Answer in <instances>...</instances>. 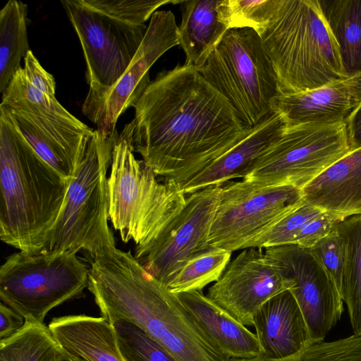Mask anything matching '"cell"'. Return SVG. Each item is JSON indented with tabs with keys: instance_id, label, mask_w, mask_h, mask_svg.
Instances as JSON below:
<instances>
[{
	"instance_id": "obj_2",
	"label": "cell",
	"mask_w": 361,
	"mask_h": 361,
	"mask_svg": "<svg viewBox=\"0 0 361 361\" xmlns=\"http://www.w3.org/2000/svg\"><path fill=\"white\" fill-rule=\"evenodd\" d=\"M87 288L108 322L125 319L137 325L179 361H231L176 294L130 251L115 245L91 257Z\"/></svg>"
},
{
	"instance_id": "obj_30",
	"label": "cell",
	"mask_w": 361,
	"mask_h": 361,
	"mask_svg": "<svg viewBox=\"0 0 361 361\" xmlns=\"http://www.w3.org/2000/svg\"><path fill=\"white\" fill-rule=\"evenodd\" d=\"M279 0H219L218 20L228 30L251 28L259 36L269 26Z\"/></svg>"
},
{
	"instance_id": "obj_29",
	"label": "cell",
	"mask_w": 361,
	"mask_h": 361,
	"mask_svg": "<svg viewBox=\"0 0 361 361\" xmlns=\"http://www.w3.org/2000/svg\"><path fill=\"white\" fill-rule=\"evenodd\" d=\"M231 253L208 245L187 261L167 285L168 288L173 293L202 290L219 279L229 264Z\"/></svg>"
},
{
	"instance_id": "obj_11",
	"label": "cell",
	"mask_w": 361,
	"mask_h": 361,
	"mask_svg": "<svg viewBox=\"0 0 361 361\" xmlns=\"http://www.w3.org/2000/svg\"><path fill=\"white\" fill-rule=\"evenodd\" d=\"M304 202L302 190L288 186H263L250 181L222 185L209 245L231 252L245 249Z\"/></svg>"
},
{
	"instance_id": "obj_35",
	"label": "cell",
	"mask_w": 361,
	"mask_h": 361,
	"mask_svg": "<svg viewBox=\"0 0 361 361\" xmlns=\"http://www.w3.org/2000/svg\"><path fill=\"white\" fill-rule=\"evenodd\" d=\"M342 219L343 218L324 212L302 227L293 245H297L306 249L312 248L326 236Z\"/></svg>"
},
{
	"instance_id": "obj_39",
	"label": "cell",
	"mask_w": 361,
	"mask_h": 361,
	"mask_svg": "<svg viewBox=\"0 0 361 361\" xmlns=\"http://www.w3.org/2000/svg\"><path fill=\"white\" fill-rule=\"evenodd\" d=\"M55 361H88L85 358L71 354L61 348Z\"/></svg>"
},
{
	"instance_id": "obj_36",
	"label": "cell",
	"mask_w": 361,
	"mask_h": 361,
	"mask_svg": "<svg viewBox=\"0 0 361 361\" xmlns=\"http://www.w3.org/2000/svg\"><path fill=\"white\" fill-rule=\"evenodd\" d=\"M23 61V71L27 80L46 94L56 97V82L54 76L42 66L31 50L27 53Z\"/></svg>"
},
{
	"instance_id": "obj_37",
	"label": "cell",
	"mask_w": 361,
	"mask_h": 361,
	"mask_svg": "<svg viewBox=\"0 0 361 361\" xmlns=\"http://www.w3.org/2000/svg\"><path fill=\"white\" fill-rule=\"evenodd\" d=\"M25 323V318L13 308L1 302L0 304V341L6 339L18 331Z\"/></svg>"
},
{
	"instance_id": "obj_23",
	"label": "cell",
	"mask_w": 361,
	"mask_h": 361,
	"mask_svg": "<svg viewBox=\"0 0 361 361\" xmlns=\"http://www.w3.org/2000/svg\"><path fill=\"white\" fill-rule=\"evenodd\" d=\"M0 111L8 116L16 130L46 163L63 177L71 180L85 152L68 145L27 111L2 106Z\"/></svg>"
},
{
	"instance_id": "obj_14",
	"label": "cell",
	"mask_w": 361,
	"mask_h": 361,
	"mask_svg": "<svg viewBox=\"0 0 361 361\" xmlns=\"http://www.w3.org/2000/svg\"><path fill=\"white\" fill-rule=\"evenodd\" d=\"M283 276L295 281L290 289L305 319L312 342L324 341L343 312V300L331 279L309 249L297 245L264 248Z\"/></svg>"
},
{
	"instance_id": "obj_9",
	"label": "cell",
	"mask_w": 361,
	"mask_h": 361,
	"mask_svg": "<svg viewBox=\"0 0 361 361\" xmlns=\"http://www.w3.org/2000/svg\"><path fill=\"white\" fill-rule=\"evenodd\" d=\"M88 276L75 253L20 251L1 267L0 299L25 321L44 324L52 309L82 295Z\"/></svg>"
},
{
	"instance_id": "obj_12",
	"label": "cell",
	"mask_w": 361,
	"mask_h": 361,
	"mask_svg": "<svg viewBox=\"0 0 361 361\" xmlns=\"http://www.w3.org/2000/svg\"><path fill=\"white\" fill-rule=\"evenodd\" d=\"M222 185L192 192L179 214L153 242L135 249V259L167 286L194 255L207 247Z\"/></svg>"
},
{
	"instance_id": "obj_13",
	"label": "cell",
	"mask_w": 361,
	"mask_h": 361,
	"mask_svg": "<svg viewBox=\"0 0 361 361\" xmlns=\"http://www.w3.org/2000/svg\"><path fill=\"white\" fill-rule=\"evenodd\" d=\"M178 27L170 11H157L133 61L118 80L83 114L103 135L114 133L119 117L133 107L150 83L149 71L165 52L178 45Z\"/></svg>"
},
{
	"instance_id": "obj_22",
	"label": "cell",
	"mask_w": 361,
	"mask_h": 361,
	"mask_svg": "<svg viewBox=\"0 0 361 361\" xmlns=\"http://www.w3.org/2000/svg\"><path fill=\"white\" fill-rule=\"evenodd\" d=\"M219 0H182L179 45L185 65L201 68L228 29L218 20Z\"/></svg>"
},
{
	"instance_id": "obj_21",
	"label": "cell",
	"mask_w": 361,
	"mask_h": 361,
	"mask_svg": "<svg viewBox=\"0 0 361 361\" xmlns=\"http://www.w3.org/2000/svg\"><path fill=\"white\" fill-rule=\"evenodd\" d=\"M49 328L66 352L88 361H125L112 324L102 317L85 314L54 318Z\"/></svg>"
},
{
	"instance_id": "obj_7",
	"label": "cell",
	"mask_w": 361,
	"mask_h": 361,
	"mask_svg": "<svg viewBox=\"0 0 361 361\" xmlns=\"http://www.w3.org/2000/svg\"><path fill=\"white\" fill-rule=\"evenodd\" d=\"M118 135L117 130L108 135L94 130L68 184L46 250L76 254L84 250L92 257L116 245L108 225L106 175Z\"/></svg>"
},
{
	"instance_id": "obj_15",
	"label": "cell",
	"mask_w": 361,
	"mask_h": 361,
	"mask_svg": "<svg viewBox=\"0 0 361 361\" xmlns=\"http://www.w3.org/2000/svg\"><path fill=\"white\" fill-rule=\"evenodd\" d=\"M294 286L262 249L249 247L228 264L207 296L241 324L253 326L255 313L265 302Z\"/></svg>"
},
{
	"instance_id": "obj_1",
	"label": "cell",
	"mask_w": 361,
	"mask_h": 361,
	"mask_svg": "<svg viewBox=\"0 0 361 361\" xmlns=\"http://www.w3.org/2000/svg\"><path fill=\"white\" fill-rule=\"evenodd\" d=\"M133 108V119L119 135L157 176L179 187L251 130L190 65L159 73Z\"/></svg>"
},
{
	"instance_id": "obj_4",
	"label": "cell",
	"mask_w": 361,
	"mask_h": 361,
	"mask_svg": "<svg viewBox=\"0 0 361 361\" xmlns=\"http://www.w3.org/2000/svg\"><path fill=\"white\" fill-rule=\"evenodd\" d=\"M182 0H62L83 52L89 86L82 111L118 80L145 36V23L166 4Z\"/></svg>"
},
{
	"instance_id": "obj_20",
	"label": "cell",
	"mask_w": 361,
	"mask_h": 361,
	"mask_svg": "<svg viewBox=\"0 0 361 361\" xmlns=\"http://www.w3.org/2000/svg\"><path fill=\"white\" fill-rule=\"evenodd\" d=\"M175 294L225 355L231 359L263 356L256 334L213 302L202 290Z\"/></svg>"
},
{
	"instance_id": "obj_17",
	"label": "cell",
	"mask_w": 361,
	"mask_h": 361,
	"mask_svg": "<svg viewBox=\"0 0 361 361\" xmlns=\"http://www.w3.org/2000/svg\"><path fill=\"white\" fill-rule=\"evenodd\" d=\"M276 111L251 128L249 133L230 150L180 185L182 192L191 194L230 180L244 178L252 163L282 135L286 129Z\"/></svg>"
},
{
	"instance_id": "obj_28",
	"label": "cell",
	"mask_w": 361,
	"mask_h": 361,
	"mask_svg": "<svg viewBox=\"0 0 361 361\" xmlns=\"http://www.w3.org/2000/svg\"><path fill=\"white\" fill-rule=\"evenodd\" d=\"M61 350L49 326L25 321L16 334L0 341V361H55Z\"/></svg>"
},
{
	"instance_id": "obj_25",
	"label": "cell",
	"mask_w": 361,
	"mask_h": 361,
	"mask_svg": "<svg viewBox=\"0 0 361 361\" xmlns=\"http://www.w3.org/2000/svg\"><path fill=\"white\" fill-rule=\"evenodd\" d=\"M336 228L345 249L341 296L347 306L354 334L361 336V214L344 217Z\"/></svg>"
},
{
	"instance_id": "obj_34",
	"label": "cell",
	"mask_w": 361,
	"mask_h": 361,
	"mask_svg": "<svg viewBox=\"0 0 361 361\" xmlns=\"http://www.w3.org/2000/svg\"><path fill=\"white\" fill-rule=\"evenodd\" d=\"M309 250L331 279L341 295L345 249L343 238L336 226Z\"/></svg>"
},
{
	"instance_id": "obj_24",
	"label": "cell",
	"mask_w": 361,
	"mask_h": 361,
	"mask_svg": "<svg viewBox=\"0 0 361 361\" xmlns=\"http://www.w3.org/2000/svg\"><path fill=\"white\" fill-rule=\"evenodd\" d=\"M348 77L361 72V0H319Z\"/></svg>"
},
{
	"instance_id": "obj_26",
	"label": "cell",
	"mask_w": 361,
	"mask_h": 361,
	"mask_svg": "<svg viewBox=\"0 0 361 361\" xmlns=\"http://www.w3.org/2000/svg\"><path fill=\"white\" fill-rule=\"evenodd\" d=\"M1 94L0 106L23 110L72 128L90 129L68 111L56 97L49 96L34 87L27 80L22 67L14 73Z\"/></svg>"
},
{
	"instance_id": "obj_32",
	"label": "cell",
	"mask_w": 361,
	"mask_h": 361,
	"mask_svg": "<svg viewBox=\"0 0 361 361\" xmlns=\"http://www.w3.org/2000/svg\"><path fill=\"white\" fill-rule=\"evenodd\" d=\"M231 361H361V336L353 334L334 341L310 342L298 353L280 359L260 356Z\"/></svg>"
},
{
	"instance_id": "obj_16",
	"label": "cell",
	"mask_w": 361,
	"mask_h": 361,
	"mask_svg": "<svg viewBox=\"0 0 361 361\" xmlns=\"http://www.w3.org/2000/svg\"><path fill=\"white\" fill-rule=\"evenodd\" d=\"M360 102L361 72L312 90L280 94L275 108L290 128L345 123Z\"/></svg>"
},
{
	"instance_id": "obj_38",
	"label": "cell",
	"mask_w": 361,
	"mask_h": 361,
	"mask_svg": "<svg viewBox=\"0 0 361 361\" xmlns=\"http://www.w3.org/2000/svg\"><path fill=\"white\" fill-rule=\"evenodd\" d=\"M345 123L353 149L361 147V102Z\"/></svg>"
},
{
	"instance_id": "obj_8",
	"label": "cell",
	"mask_w": 361,
	"mask_h": 361,
	"mask_svg": "<svg viewBox=\"0 0 361 361\" xmlns=\"http://www.w3.org/2000/svg\"><path fill=\"white\" fill-rule=\"evenodd\" d=\"M252 128L276 111L281 94L261 37L251 28L227 30L207 61L197 69Z\"/></svg>"
},
{
	"instance_id": "obj_19",
	"label": "cell",
	"mask_w": 361,
	"mask_h": 361,
	"mask_svg": "<svg viewBox=\"0 0 361 361\" xmlns=\"http://www.w3.org/2000/svg\"><path fill=\"white\" fill-rule=\"evenodd\" d=\"M305 202L344 218L361 214V147L336 161L302 190Z\"/></svg>"
},
{
	"instance_id": "obj_18",
	"label": "cell",
	"mask_w": 361,
	"mask_h": 361,
	"mask_svg": "<svg viewBox=\"0 0 361 361\" xmlns=\"http://www.w3.org/2000/svg\"><path fill=\"white\" fill-rule=\"evenodd\" d=\"M253 326L264 357L283 358L312 342L301 310L290 290L265 302L255 313Z\"/></svg>"
},
{
	"instance_id": "obj_31",
	"label": "cell",
	"mask_w": 361,
	"mask_h": 361,
	"mask_svg": "<svg viewBox=\"0 0 361 361\" xmlns=\"http://www.w3.org/2000/svg\"><path fill=\"white\" fill-rule=\"evenodd\" d=\"M112 325L125 361H179L137 325L125 319Z\"/></svg>"
},
{
	"instance_id": "obj_5",
	"label": "cell",
	"mask_w": 361,
	"mask_h": 361,
	"mask_svg": "<svg viewBox=\"0 0 361 361\" xmlns=\"http://www.w3.org/2000/svg\"><path fill=\"white\" fill-rule=\"evenodd\" d=\"M260 37L281 94L312 90L348 78L319 0H279Z\"/></svg>"
},
{
	"instance_id": "obj_6",
	"label": "cell",
	"mask_w": 361,
	"mask_h": 361,
	"mask_svg": "<svg viewBox=\"0 0 361 361\" xmlns=\"http://www.w3.org/2000/svg\"><path fill=\"white\" fill-rule=\"evenodd\" d=\"M107 180L109 215L124 243L136 248L153 242L179 214L185 195L173 181L159 182L154 171L121 135L114 145Z\"/></svg>"
},
{
	"instance_id": "obj_3",
	"label": "cell",
	"mask_w": 361,
	"mask_h": 361,
	"mask_svg": "<svg viewBox=\"0 0 361 361\" xmlns=\"http://www.w3.org/2000/svg\"><path fill=\"white\" fill-rule=\"evenodd\" d=\"M71 180L46 163L0 111V238L25 252L47 250Z\"/></svg>"
},
{
	"instance_id": "obj_33",
	"label": "cell",
	"mask_w": 361,
	"mask_h": 361,
	"mask_svg": "<svg viewBox=\"0 0 361 361\" xmlns=\"http://www.w3.org/2000/svg\"><path fill=\"white\" fill-rule=\"evenodd\" d=\"M324 212L305 202L281 219L269 229L250 241L245 249L257 247L259 249L283 245H293L294 240L302 227L311 219Z\"/></svg>"
},
{
	"instance_id": "obj_27",
	"label": "cell",
	"mask_w": 361,
	"mask_h": 361,
	"mask_svg": "<svg viewBox=\"0 0 361 361\" xmlns=\"http://www.w3.org/2000/svg\"><path fill=\"white\" fill-rule=\"evenodd\" d=\"M28 6L9 0L0 11V92L4 93L21 59L30 50L27 35Z\"/></svg>"
},
{
	"instance_id": "obj_10",
	"label": "cell",
	"mask_w": 361,
	"mask_h": 361,
	"mask_svg": "<svg viewBox=\"0 0 361 361\" xmlns=\"http://www.w3.org/2000/svg\"><path fill=\"white\" fill-rule=\"evenodd\" d=\"M352 150L345 123L286 128L243 179L263 186L302 190Z\"/></svg>"
}]
</instances>
